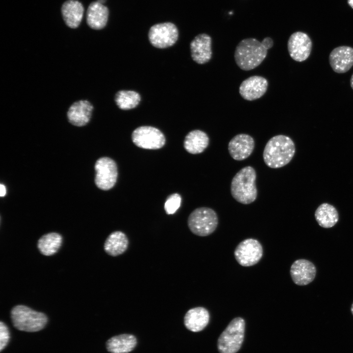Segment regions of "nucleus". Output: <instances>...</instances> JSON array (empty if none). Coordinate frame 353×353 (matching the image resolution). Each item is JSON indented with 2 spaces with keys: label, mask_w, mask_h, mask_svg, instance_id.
Masks as SVG:
<instances>
[{
  "label": "nucleus",
  "mask_w": 353,
  "mask_h": 353,
  "mask_svg": "<svg viewBox=\"0 0 353 353\" xmlns=\"http://www.w3.org/2000/svg\"><path fill=\"white\" fill-rule=\"evenodd\" d=\"M295 151V144L291 138L284 135H277L266 143L263 158L268 167L277 169L288 164L293 158Z\"/></svg>",
  "instance_id": "f257e3e1"
},
{
  "label": "nucleus",
  "mask_w": 353,
  "mask_h": 353,
  "mask_svg": "<svg viewBox=\"0 0 353 353\" xmlns=\"http://www.w3.org/2000/svg\"><path fill=\"white\" fill-rule=\"evenodd\" d=\"M256 179V171L252 167L248 166L242 168L231 182L230 193L232 197L243 204L254 202L257 197Z\"/></svg>",
  "instance_id": "f03ea898"
},
{
  "label": "nucleus",
  "mask_w": 353,
  "mask_h": 353,
  "mask_svg": "<svg viewBox=\"0 0 353 353\" xmlns=\"http://www.w3.org/2000/svg\"><path fill=\"white\" fill-rule=\"evenodd\" d=\"M267 50L262 42L255 38L244 39L235 48V62L241 70H252L263 62L267 56Z\"/></svg>",
  "instance_id": "7ed1b4c3"
},
{
  "label": "nucleus",
  "mask_w": 353,
  "mask_h": 353,
  "mask_svg": "<svg viewBox=\"0 0 353 353\" xmlns=\"http://www.w3.org/2000/svg\"><path fill=\"white\" fill-rule=\"evenodd\" d=\"M14 327L26 332H36L42 329L48 322L47 316L23 305L12 308L10 312Z\"/></svg>",
  "instance_id": "20e7f679"
},
{
  "label": "nucleus",
  "mask_w": 353,
  "mask_h": 353,
  "mask_svg": "<svg viewBox=\"0 0 353 353\" xmlns=\"http://www.w3.org/2000/svg\"><path fill=\"white\" fill-rule=\"evenodd\" d=\"M245 321L241 317L233 319L222 332L217 341L220 353H236L243 342Z\"/></svg>",
  "instance_id": "39448f33"
},
{
  "label": "nucleus",
  "mask_w": 353,
  "mask_h": 353,
  "mask_svg": "<svg viewBox=\"0 0 353 353\" xmlns=\"http://www.w3.org/2000/svg\"><path fill=\"white\" fill-rule=\"evenodd\" d=\"M218 217L213 209L207 207H198L189 215L187 224L190 230L195 235L204 237L212 234L218 225Z\"/></svg>",
  "instance_id": "423d86ee"
},
{
  "label": "nucleus",
  "mask_w": 353,
  "mask_h": 353,
  "mask_svg": "<svg viewBox=\"0 0 353 353\" xmlns=\"http://www.w3.org/2000/svg\"><path fill=\"white\" fill-rule=\"evenodd\" d=\"M131 139L138 147L149 150L162 148L166 142L165 136L158 128L151 126H141L132 132Z\"/></svg>",
  "instance_id": "0eeeda50"
},
{
  "label": "nucleus",
  "mask_w": 353,
  "mask_h": 353,
  "mask_svg": "<svg viewBox=\"0 0 353 353\" xmlns=\"http://www.w3.org/2000/svg\"><path fill=\"white\" fill-rule=\"evenodd\" d=\"M263 247L260 243L253 238L246 239L236 246L234 255L237 262L244 267L256 264L263 256Z\"/></svg>",
  "instance_id": "6e6552de"
},
{
  "label": "nucleus",
  "mask_w": 353,
  "mask_h": 353,
  "mask_svg": "<svg viewBox=\"0 0 353 353\" xmlns=\"http://www.w3.org/2000/svg\"><path fill=\"white\" fill-rule=\"evenodd\" d=\"M95 183L102 190H108L115 184L118 177V169L116 162L108 157L99 158L96 162Z\"/></svg>",
  "instance_id": "1a4fd4ad"
},
{
  "label": "nucleus",
  "mask_w": 353,
  "mask_h": 353,
  "mask_svg": "<svg viewBox=\"0 0 353 353\" xmlns=\"http://www.w3.org/2000/svg\"><path fill=\"white\" fill-rule=\"evenodd\" d=\"M148 36L149 41L153 46L164 49L175 44L178 38V32L174 24L167 22L152 26L149 30Z\"/></svg>",
  "instance_id": "9d476101"
},
{
  "label": "nucleus",
  "mask_w": 353,
  "mask_h": 353,
  "mask_svg": "<svg viewBox=\"0 0 353 353\" xmlns=\"http://www.w3.org/2000/svg\"><path fill=\"white\" fill-rule=\"evenodd\" d=\"M312 47L310 37L305 33L297 31L290 35L287 49L290 57L297 62H303L309 56Z\"/></svg>",
  "instance_id": "9b49d317"
},
{
  "label": "nucleus",
  "mask_w": 353,
  "mask_h": 353,
  "mask_svg": "<svg viewBox=\"0 0 353 353\" xmlns=\"http://www.w3.org/2000/svg\"><path fill=\"white\" fill-rule=\"evenodd\" d=\"M94 110L93 104L86 100L74 102L69 107L67 113L69 122L76 127H83L90 122Z\"/></svg>",
  "instance_id": "f8f14e48"
},
{
  "label": "nucleus",
  "mask_w": 353,
  "mask_h": 353,
  "mask_svg": "<svg viewBox=\"0 0 353 353\" xmlns=\"http://www.w3.org/2000/svg\"><path fill=\"white\" fill-rule=\"evenodd\" d=\"M255 147L253 138L249 134L240 133L234 136L229 142L228 151L231 157L237 161L248 158Z\"/></svg>",
  "instance_id": "ddd939ff"
},
{
  "label": "nucleus",
  "mask_w": 353,
  "mask_h": 353,
  "mask_svg": "<svg viewBox=\"0 0 353 353\" xmlns=\"http://www.w3.org/2000/svg\"><path fill=\"white\" fill-rule=\"evenodd\" d=\"M268 86L267 80L261 76H253L242 81L239 86V93L245 100L251 101L257 100L266 92Z\"/></svg>",
  "instance_id": "4468645a"
},
{
  "label": "nucleus",
  "mask_w": 353,
  "mask_h": 353,
  "mask_svg": "<svg viewBox=\"0 0 353 353\" xmlns=\"http://www.w3.org/2000/svg\"><path fill=\"white\" fill-rule=\"evenodd\" d=\"M329 62L335 73H346L353 66V48L346 46L334 48L329 53Z\"/></svg>",
  "instance_id": "2eb2a0df"
},
{
  "label": "nucleus",
  "mask_w": 353,
  "mask_h": 353,
  "mask_svg": "<svg viewBox=\"0 0 353 353\" xmlns=\"http://www.w3.org/2000/svg\"><path fill=\"white\" fill-rule=\"evenodd\" d=\"M290 273L294 283L303 286L307 285L314 280L316 274V269L310 261L300 259L293 263Z\"/></svg>",
  "instance_id": "dca6fc26"
},
{
  "label": "nucleus",
  "mask_w": 353,
  "mask_h": 353,
  "mask_svg": "<svg viewBox=\"0 0 353 353\" xmlns=\"http://www.w3.org/2000/svg\"><path fill=\"white\" fill-rule=\"evenodd\" d=\"M211 37L205 33L196 36L190 43L191 55L193 60L199 64H205L211 59L212 51Z\"/></svg>",
  "instance_id": "f3484780"
},
{
  "label": "nucleus",
  "mask_w": 353,
  "mask_h": 353,
  "mask_svg": "<svg viewBox=\"0 0 353 353\" xmlns=\"http://www.w3.org/2000/svg\"><path fill=\"white\" fill-rule=\"evenodd\" d=\"M210 319L209 313L203 307H196L188 310L184 317V324L186 328L194 332L202 330L208 325Z\"/></svg>",
  "instance_id": "a211bd4d"
},
{
  "label": "nucleus",
  "mask_w": 353,
  "mask_h": 353,
  "mask_svg": "<svg viewBox=\"0 0 353 353\" xmlns=\"http://www.w3.org/2000/svg\"><path fill=\"white\" fill-rule=\"evenodd\" d=\"M84 11V7L80 1H65L61 7V13L66 25L72 29L77 28L82 21Z\"/></svg>",
  "instance_id": "6ab92c4d"
},
{
  "label": "nucleus",
  "mask_w": 353,
  "mask_h": 353,
  "mask_svg": "<svg viewBox=\"0 0 353 353\" xmlns=\"http://www.w3.org/2000/svg\"><path fill=\"white\" fill-rule=\"evenodd\" d=\"M109 15L108 8L98 1L92 2L86 12V23L94 30H101L106 25Z\"/></svg>",
  "instance_id": "aec40b11"
},
{
  "label": "nucleus",
  "mask_w": 353,
  "mask_h": 353,
  "mask_svg": "<svg viewBox=\"0 0 353 353\" xmlns=\"http://www.w3.org/2000/svg\"><path fill=\"white\" fill-rule=\"evenodd\" d=\"M137 344L134 335L124 333L109 338L106 342V348L110 353H128L135 349Z\"/></svg>",
  "instance_id": "412c9836"
},
{
  "label": "nucleus",
  "mask_w": 353,
  "mask_h": 353,
  "mask_svg": "<svg viewBox=\"0 0 353 353\" xmlns=\"http://www.w3.org/2000/svg\"><path fill=\"white\" fill-rule=\"evenodd\" d=\"M209 142V138L205 132L195 129L189 132L185 136L184 148L191 154H199L207 148Z\"/></svg>",
  "instance_id": "4be33fe9"
},
{
  "label": "nucleus",
  "mask_w": 353,
  "mask_h": 353,
  "mask_svg": "<svg viewBox=\"0 0 353 353\" xmlns=\"http://www.w3.org/2000/svg\"><path fill=\"white\" fill-rule=\"evenodd\" d=\"M128 244L127 236L122 231H115L110 233L105 240L104 250L108 255L117 256L126 251Z\"/></svg>",
  "instance_id": "5701e85b"
},
{
  "label": "nucleus",
  "mask_w": 353,
  "mask_h": 353,
  "mask_svg": "<svg viewBox=\"0 0 353 353\" xmlns=\"http://www.w3.org/2000/svg\"><path fill=\"white\" fill-rule=\"evenodd\" d=\"M315 218L321 227L330 228L337 223L339 215L334 206L328 203H323L316 210Z\"/></svg>",
  "instance_id": "b1692460"
},
{
  "label": "nucleus",
  "mask_w": 353,
  "mask_h": 353,
  "mask_svg": "<svg viewBox=\"0 0 353 353\" xmlns=\"http://www.w3.org/2000/svg\"><path fill=\"white\" fill-rule=\"evenodd\" d=\"M62 237L59 234L51 232L43 235L38 241L37 247L40 252L46 256L55 253L60 248Z\"/></svg>",
  "instance_id": "393cba45"
},
{
  "label": "nucleus",
  "mask_w": 353,
  "mask_h": 353,
  "mask_svg": "<svg viewBox=\"0 0 353 353\" xmlns=\"http://www.w3.org/2000/svg\"><path fill=\"white\" fill-rule=\"evenodd\" d=\"M141 100L140 95L130 90H120L115 95L114 101L118 107L123 110H129L136 107Z\"/></svg>",
  "instance_id": "a878e982"
},
{
  "label": "nucleus",
  "mask_w": 353,
  "mask_h": 353,
  "mask_svg": "<svg viewBox=\"0 0 353 353\" xmlns=\"http://www.w3.org/2000/svg\"><path fill=\"white\" fill-rule=\"evenodd\" d=\"M181 202V197L177 193L169 195L164 203V209L168 214H174L179 208Z\"/></svg>",
  "instance_id": "bb28decb"
},
{
  "label": "nucleus",
  "mask_w": 353,
  "mask_h": 353,
  "mask_svg": "<svg viewBox=\"0 0 353 353\" xmlns=\"http://www.w3.org/2000/svg\"><path fill=\"white\" fill-rule=\"evenodd\" d=\"M10 339V333L6 325L0 322V351H1L7 346Z\"/></svg>",
  "instance_id": "cd10ccee"
},
{
  "label": "nucleus",
  "mask_w": 353,
  "mask_h": 353,
  "mask_svg": "<svg viewBox=\"0 0 353 353\" xmlns=\"http://www.w3.org/2000/svg\"><path fill=\"white\" fill-rule=\"evenodd\" d=\"M261 42L267 50L271 48L274 44L273 40L270 37L265 38Z\"/></svg>",
  "instance_id": "c85d7f7f"
},
{
  "label": "nucleus",
  "mask_w": 353,
  "mask_h": 353,
  "mask_svg": "<svg viewBox=\"0 0 353 353\" xmlns=\"http://www.w3.org/2000/svg\"><path fill=\"white\" fill-rule=\"evenodd\" d=\"M6 194V188L5 186L2 184L0 185V197H3Z\"/></svg>",
  "instance_id": "c756f323"
},
{
  "label": "nucleus",
  "mask_w": 353,
  "mask_h": 353,
  "mask_svg": "<svg viewBox=\"0 0 353 353\" xmlns=\"http://www.w3.org/2000/svg\"><path fill=\"white\" fill-rule=\"evenodd\" d=\"M350 85L352 88L353 89V74H352L350 79Z\"/></svg>",
  "instance_id": "7c9ffc66"
},
{
  "label": "nucleus",
  "mask_w": 353,
  "mask_h": 353,
  "mask_svg": "<svg viewBox=\"0 0 353 353\" xmlns=\"http://www.w3.org/2000/svg\"><path fill=\"white\" fill-rule=\"evenodd\" d=\"M349 4L353 8V0H348Z\"/></svg>",
  "instance_id": "2f4dec72"
},
{
  "label": "nucleus",
  "mask_w": 353,
  "mask_h": 353,
  "mask_svg": "<svg viewBox=\"0 0 353 353\" xmlns=\"http://www.w3.org/2000/svg\"><path fill=\"white\" fill-rule=\"evenodd\" d=\"M97 1L101 4H103L106 2V0H97Z\"/></svg>",
  "instance_id": "473e14b6"
},
{
  "label": "nucleus",
  "mask_w": 353,
  "mask_h": 353,
  "mask_svg": "<svg viewBox=\"0 0 353 353\" xmlns=\"http://www.w3.org/2000/svg\"><path fill=\"white\" fill-rule=\"evenodd\" d=\"M351 312L353 315V304L352 305V307H351Z\"/></svg>",
  "instance_id": "72a5a7b5"
}]
</instances>
